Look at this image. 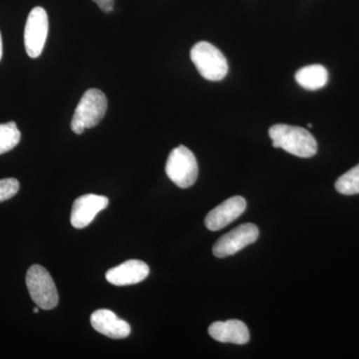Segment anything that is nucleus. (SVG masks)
Returning <instances> with one entry per match:
<instances>
[{"label": "nucleus", "instance_id": "nucleus-11", "mask_svg": "<svg viewBox=\"0 0 359 359\" xmlns=\"http://www.w3.org/2000/svg\"><path fill=\"white\" fill-rule=\"evenodd\" d=\"M149 273H150V269L147 264L139 259H130L109 269L106 273V280L108 283L118 287L136 285L145 280Z\"/></svg>", "mask_w": 359, "mask_h": 359}, {"label": "nucleus", "instance_id": "nucleus-7", "mask_svg": "<svg viewBox=\"0 0 359 359\" xmlns=\"http://www.w3.org/2000/svg\"><path fill=\"white\" fill-rule=\"evenodd\" d=\"M259 238V229L254 224H241L240 226L219 238L212 247V254L219 259L233 256Z\"/></svg>", "mask_w": 359, "mask_h": 359}, {"label": "nucleus", "instance_id": "nucleus-17", "mask_svg": "<svg viewBox=\"0 0 359 359\" xmlns=\"http://www.w3.org/2000/svg\"><path fill=\"white\" fill-rule=\"evenodd\" d=\"M104 13H109L114 9V0H93Z\"/></svg>", "mask_w": 359, "mask_h": 359}, {"label": "nucleus", "instance_id": "nucleus-13", "mask_svg": "<svg viewBox=\"0 0 359 359\" xmlns=\"http://www.w3.org/2000/svg\"><path fill=\"white\" fill-rule=\"evenodd\" d=\"M295 80L302 88L318 90L325 87L328 81V72L325 66L313 65L302 67L295 73Z\"/></svg>", "mask_w": 359, "mask_h": 359}, {"label": "nucleus", "instance_id": "nucleus-6", "mask_svg": "<svg viewBox=\"0 0 359 359\" xmlns=\"http://www.w3.org/2000/svg\"><path fill=\"white\" fill-rule=\"evenodd\" d=\"M48 15L42 7H34L26 20L25 45L26 53L32 58H37L43 51L48 35Z\"/></svg>", "mask_w": 359, "mask_h": 359}, {"label": "nucleus", "instance_id": "nucleus-15", "mask_svg": "<svg viewBox=\"0 0 359 359\" xmlns=\"http://www.w3.org/2000/svg\"><path fill=\"white\" fill-rule=\"evenodd\" d=\"M335 189L342 195L351 196L359 194V164L337 179Z\"/></svg>", "mask_w": 359, "mask_h": 359}, {"label": "nucleus", "instance_id": "nucleus-4", "mask_svg": "<svg viewBox=\"0 0 359 359\" xmlns=\"http://www.w3.org/2000/svg\"><path fill=\"white\" fill-rule=\"evenodd\" d=\"M25 280L30 297L39 309L50 311L57 306V289L46 269L33 264L26 273Z\"/></svg>", "mask_w": 359, "mask_h": 359}, {"label": "nucleus", "instance_id": "nucleus-12", "mask_svg": "<svg viewBox=\"0 0 359 359\" xmlns=\"http://www.w3.org/2000/svg\"><path fill=\"white\" fill-rule=\"evenodd\" d=\"M209 334L219 342L245 344L250 341V332L243 321L230 320L216 321L209 327Z\"/></svg>", "mask_w": 359, "mask_h": 359}, {"label": "nucleus", "instance_id": "nucleus-16", "mask_svg": "<svg viewBox=\"0 0 359 359\" xmlns=\"http://www.w3.org/2000/svg\"><path fill=\"white\" fill-rule=\"evenodd\" d=\"M20 184L18 180L6 178L0 180V203L13 198L20 191Z\"/></svg>", "mask_w": 359, "mask_h": 359}, {"label": "nucleus", "instance_id": "nucleus-9", "mask_svg": "<svg viewBox=\"0 0 359 359\" xmlns=\"http://www.w3.org/2000/svg\"><path fill=\"white\" fill-rule=\"evenodd\" d=\"M247 202L241 196H235L224 201L212 209L205 219V224L210 231H219L226 228L245 211Z\"/></svg>", "mask_w": 359, "mask_h": 359}, {"label": "nucleus", "instance_id": "nucleus-10", "mask_svg": "<svg viewBox=\"0 0 359 359\" xmlns=\"http://www.w3.org/2000/svg\"><path fill=\"white\" fill-rule=\"evenodd\" d=\"M92 327L99 334L113 339L129 337L131 327L127 321L121 320L109 309H98L90 318Z\"/></svg>", "mask_w": 359, "mask_h": 359}, {"label": "nucleus", "instance_id": "nucleus-2", "mask_svg": "<svg viewBox=\"0 0 359 359\" xmlns=\"http://www.w3.org/2000/svg\"><path fill=\"white\" fill-rule=\"evenodd\" d=\"M107 98L101 90H87L78 103L71 121V129L75 134H82L86 129L97 126L107 111Z\"/></svg>", "mask_w": 359, "mask_h": 359}, {"label": "nucleus", "instance_id": "nucleus-14", "mask_svg": "<svg viewBox=\"0 0 359 359\" xmlns=\"http://www.w3.org/2000/svg\"><path fill=\"white\" fill-rule=\"evenodd\" d=\"M20 139L21 133L15 122L0 124V155L15 148Z\"/></svg>", "mask_w": 359, "mask_h": 359}, {"label": "nucleus", "instance_id": "nucleus-5", "mask_svg": "<svg viewBox=\"0 0 359 359\" xmlns=\"http://www.w3.org/2000/svg\"><path fill=\"white\" fill-rule=\"evenodd\" d=\"M166 174L180 188L193 186L197 181L199 167L192 151L183 145L175 148L168 157Z\"/></svg>", "mask_w": 359, "mask_h": 359}, {"label": "nucleus", "instance_id": "nucleus-18", "mask_svg": "<svg viewBox=\"0 0 359 359\" xmlns=\"http://www.w3.org/2000/svg\"><path fill=\"white\" fill-rule=\"evenodd\" d=\"M2 58V39H1V34H0V60H1Z\"/></svg>", "mask_w": 359, "mask_h": 359}, {"label": "nucleus", "instance_id": "nucleus-1", "mask_svg": "<svg viewBox=\"0 0 359 359\" xmlns=\"http://www.w3.org/2000/svg\"><path fill=\"white\" fill-rule=\"evenodd\" d=\"M269 137L275 148H282L299 158H311L318 152V143L308 130L302 127L276 124L269 128Z\"/></svg>", "mask_w": 359, "mask_h": 359}, {"label": "nucleus", "instance_id": "nucleus-8", "mask_svg": "<svg viewBox=\"0 0 359 359\" xmlns=\"http://www.w3.org/2000/svg\"><path fill=\"white\" fill-rule=\"evenodd\" d=\"M109 205V200L104 196L86 194L74 201L71 210L70 222L75 229H83L93 222L99 212Z\"/></svg>", "mask_w": 359, "mask_h": 359}, {"label": "nucleus", "instance_id": "nucleus-19", "mask_svg": "<svg viewBox=\"0 0 359 359\" xmlns=\"http://www.w3.org/2000/svg\"><path fill=\"white\" fill-rule=\"evenodd\" d=\"M39 306H37V308H34V309H33V313H39Z\"/></svg>", "mask_w": 359, "mask_h": 359}, {"label": "nucleus", "instance_id": "nucleus-3", "mask_svg": "<svg viewBox=\"0 0 359 359\" xmlns=\"http://www.w3.org/2000/svg\"><path fill=\"white\" fill-rule=\"evenodd\" d=\"M191 60L205 79L219 81L228 73V61L216 46L207 41L194 45L191 50Z\"/></svg>", "mask_w": 359, "mask_h": 359}]
</instances>
